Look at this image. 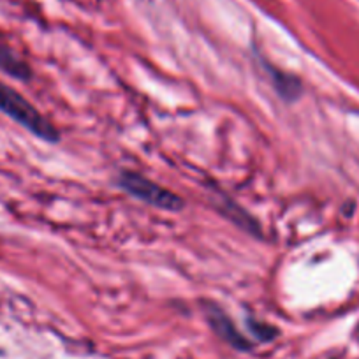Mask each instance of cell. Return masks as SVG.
<instances>
[{
    "instance_id": "obj_5",
    "label": "cell",
    "mask_w": 359,
    "mask_h": 359,
    "mask_svg": "<svg viewBox=\"0 0 359 359\" xmlns=\"http://www.w3.org/2000/svg\"><path fill=\"white\" fill-rule=\"evenodd\" d=\"M0 71H4L6 74H9L15 79H20V81H29L32 78L30 65L4 43H0Z\"/></svg>"
},
{
    "instance_id": "obj_4",
    "label": "cell",
    "mask_w": 359,
    "mask_h": 359,
    "mask_svg": "<svg viewBox=\"0 0 359 359\" xmlns=\"http://www.w3.org/2000/svg\"><path fill=\"white\" fill-rule=\"evenodd\" d=\"M261 64H262V69L268 72V78L271 79V85H273V88L277 90L278 97L284 99V101L287 102L298 101V99L302 97L303 85L296 76L280 71V69L268 64L266 60H261Z\"/></svg>"
},
{
    "instance_id": "obj_3",
    "label": "cell",
    "mask_w": 359,
    "mask_h": 359,
    "mask_svg": "<svg viewBox=\"0 0 359 359\" xmlns=\"http://www.w3.org/2000/svg\"><path fill=\"white\" fill-rule=\"evenodd\" d=\"M206 313H208V320L210 324H212L213 331H215L224 341L233 345L238 351H248V348H250V344H248L247 338L234 327V324L231 323V319L222 312V310L217 309V306H210V309L206 310Z\"/></svg>"
},
{
    "instance_id": "obj_2",
    "label": "cell",
    "mask_w": 359,
    "mask_h": 359,
    "mask_svg": "<svg viewBox=\"0 0 359 359\" xmlns=\"http://www.w3.org/2000/svg\"><path fill=\"white\" fill-rule=\"evenodd\" d=\"M118 184L127 194L140 199L141 203L155 206V208L168 210V212H178V210L184 208V199L178 198L169 189L148 180L147 176L140 175V172L122 171L120 172Z\"/></svg>"
},
{
    "instance_id": "obj_1",
    "label": "cell",
    "mask_w": 359,
    "mask_h": 359,
    "mask_svg": "<svg viewBox=\"0 0 359 359\" xmlns=\"http://www.w3.org/2000/svg\"><path fill=\"white\" fill-rule=\"evenodd\" d=\"M0 113L15 120L18 126H22L39 140L48 141V143H57L60 140V134L55 129L53 123L29 99L23 97L18 90L4 81H0Z\"/></svg>"
}]
</instances>
